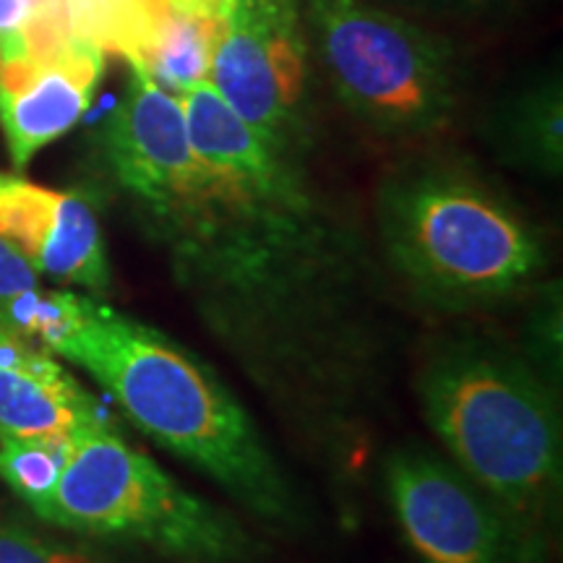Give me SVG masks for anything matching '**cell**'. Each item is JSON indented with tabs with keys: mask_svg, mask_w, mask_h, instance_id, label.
I'll use <instances>...</instances> for the list:
<instances>
[{
	"mask_svg": "<svg viewBox=\"0 0 563 563\" xmlns=\"http://www.w3.org/2000/svg\"><path fill=\"white\" fill-rule=\"evenodd\" d=\"M129 68L100 129L112 186L214 342L274 402L327 426L365 391L378 347L368 249L209 81L173 97Z\"/></svg>",
	"mask_w": 563,
	"mask_h": 563,
	"instance_id": "1",
	"label": "cell"
},
{
	"mask_svg": "<svg viewBox=\"0 0 563 563\" xmlns=\"http://www.w3.org/2000/svg\"><path fill=\"white\" fill-rule=\"evenodd\" d=\"M55 355L76 363L157 446L266 522L298 519V498L256 422L207 363L173 336L84 295Z\"/></svg>",
	"mask_w": 563,
	"mask_h": 563,
	"instance_id": "2",
	"label": "cell"
},
{
	"mask_svg": "<svg viewBox=\"0 0 563 563\" xmlns=\"http://www.w3.org/2000/svg\"><path fill=\"white\" fill-rule=\"evenodd\" d=\"M384 262L422 306L477 313L532 292L545 243L509 196L462 162L420 157L384 175L376 194Z\"/></svg>",
	"mask_w": 563,
	"mask_h": 563,
	"instance_id": "3",
	"label": "cell"
},
{
	"mask_svg": "<svg viewBox=\"0 0 563 563\" xmlns=\"http://www.w3.org/2000/svg\"><path fill=\"white\" fill-rule=\"evenodd\" d=\"M555 386L525 352L475 334L433 344L415 376L422 415L456 467L519 522L561 490Z\"/></svg>",
	"mask_w": 563,
	"mask_h": 563,
	"instance_id": "4",
	"label": "cell"
},
{
	"mask_svg": "<svg viewBox=\"0 0 563 563\" xmlns=\"http://www.w3.org/2000/svg\"><path fill=\"white\" fill-rule=\"evenodd\" d=\"M40 519L89 538L150 545L183 563H241L251 540L115 431L79 435Z\"/></svg>",
	"mask_w": 563,
	"mask_h": 563,
	"instance_id": "5",
	"label": "cell"
},
{
	"mask_svg": "<svg viewBox=\"0 0 563 563\" xmlns=\"http://www.w3.org/2000/svg\"><path fill=\"white\" fill-rule=\"evenodd\" d=\"M306 26L336 100L384 139L446 129L460 66L446 40L365 0H306Z\"/></svg>",
	"mask_w": 563,
	"mask_h": 563,
	"instance_id": "6",
	"label": "cell"
},
{
	"mask_svg": "<svg viewBox=\"0 0 563 563\" xmlns=\"http://www.w3.org/2000/svg\"><path fill=\"white\" fill-rule=\"evenodd\" d=\"M209 84L249 129L282 154L306 144L308 42L295 0H256L222 24Z\"/></svg>",
	"mask_w": 563,
	"mask_h": 563,
	"instance_id": "7",
	"label": "cell"
},
{
	"mask_svg": "<svg viewBox=\"0 0 563 563\" xmlns=\"http://www.w3.org/2000/svg\"><path fill=\"white\" fill-rule=\"evenodd\" d=\"M386 490L399 525L426 563H525L530 538L456 464L422 449L386 460Z\"/></svg>",
	"mask_w": 563,
	"mask_h": 563,
	"instance_id": "8",
	"label": "cell"
},
{
	"mask_svg": "<svg viewBox=\"0 0 563 563\" xmlns=\"http://www.w3.org/2000/svg\"><path fill=\"white\" fill-rule=\"evenodd\" d=\"M0 241L42 277L108 292L110 264L100 217L81 194L0 173Z\"/></svg>",
	"mask_w": 563,
	"mask_h": 563,
	"instance_id": "9",
	"label": "cell"
},
{
	"mask_svg": "<svg viewBox=\"0 0 563 563\" xmlns=\"http://www.w3.org/2000/svg\"><path fill=\"white\" fill-rule=\"evenodd\" d=\"M104 55L87 40L68 37L42 58L0 63V131L16 170L87 115L104 76Z\"/></svg>",
	"mask_w": 563,
	"mask_h": 563,
	"instance_id": "10",
	"label": "cell"
},
{
	"mask_svg": "<svg viewBox=\"0 0 563 563\" xmlns=\"http://www.w3.org/2000/svg\"><path fill=\"white\" fill-rule=\"evenodd\" d=\"M112 431L97 397L40 344L0 327V441Z\"/></svg>",
	"mask_w": 563,
	"mask_h": 563,
	"instance_id": "11",
	"label": "cell"
},
{
	"mask_svg": "<svg viewBox=\"0 0 563 563\" xmlns=\"http://www.w3.org/2000/svg\"><path fill=\"white\" fill-rule=\"evenodd\" d=\"M493 141L514 165L559 178L563 167L561 84L548 81L506 102L493 123Z\"/></svg>",
	"mask_w": 563,
	"mask_h": 563,
	"instance_id": "12",
	"label": "cell"
},
{
	"mask_svg": "<svg viewBox=\"0 0 563 563\" xmlns=\"http://www.w3.org/2000/svg\"><path fill=\"white\" fill-rule=\"evenodd\" d=\"M63 13L70 37L121 55L125 63H141L170 16V5L167 0H63Z\"/></svg>",
	"mask_w": 563,
	"mask_h": 563,
	"instance_id": "13",
	"label": "cell"
},
{
	"mask_svg": "<svg viewBox=\"0 0 563 563\" xmlns=\"http://www.w3.org/2000/svg\"><path fill=\"white\" fill-rule=\"evenodd\" d=\"M224 21L199 16V13H180L170 9L165 24L144 60L139 63L162 89L180 97L196 84L209 81L211 58L220 42Z\"/></svg>",
	"mask_w": 563,
	"mask_h": 563,
	"instance_id": "14",
	"label": "cell"
},
{
	"mask_svg": "<svg viewBox=\"0 0 563 563\" xmlns=\"http://www.w3.org/2000/svg\"><path fill=\"white\" fill-rule=\"evenodd\" d=\"M76 439H3L0 477L21 501L37 511L58 485Z\"/></svg>",
	"mask_w": 563,
	"mask_h": 563,
	"instance_id": "15",
	"label": "cell"
},
{
	"mask_svg": "<svg viewBox=\"0 0 563 563\" xmlns=\"http://www.w3.org/2000/svg\"><path fill=\"white\" fill-rule=\"evenodd\" d=\"M555 384L561 378V295L559 285L545 287L543 300L532 313L530 347L525 352Z\"/></svg>",
	"mask_w": 563,
	"mask_h": 563,
	"instance_id": "16",
	"label": "cell"
},
{
	"mask_svg": "<svg viewBox=\"0 0 563 563\" xmlns=\"http://www.w3.org/2000/svg\"><path fill=\"white\" fill-rule=\"evenodd\" d=\"M0 563H100L95 555L53 543L19 525H0Z\"/></svg>",
	"mask_w": 563,
	"mask_h": 563,
	"instance_id": "17",
	"label": "cell"
},
{
	"mask_svg": "<svg viewBox=\"0 0 563 563\" xmlns=\"http://www.w3.org/2000/svg\"><path fill=\"white\" fill-rule=\"evenodd\" d=\"M34 290H40V274L9 243L0 241V321L11 311L13 302Z\"/></svg>",
	"mask_w": 563,
	"mask_h": 563,
	"instance_id": "18",
	"label": "cell"
},
{
	"mask_svg": "<svg viewBox=\"0 0 563 563\" xmlns=\"http://www.w3.org/2000/svg\"><path fill=\"white\" fill-rule=\"evenodd\" d=\"M251 3H256V0H167V5L173 11L199 13V16H209L217 21H228L232 13Z\"/></svg>",
	"mask_w": 563,
	"mask_h": 563,
	"instance_id": "19",
	"label": "cell"
}]
</instances>
